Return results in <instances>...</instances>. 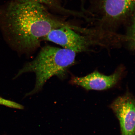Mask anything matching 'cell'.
I'll return each mask as SVG.
<instances>
[{
    "label": "cell",
    "instance_id": "1",
    "mask_svg": "<svg viewBox=\"0 0 135 135\" xmlns=\"http://www.w3.org/2000/svg\"><path fill=\"white\" fill-rule=\"evenodd\" d=\"M69 23L39 3L11 1L0 8V26L8 41L22 54L32 53L51 30Z\"/></svg>",
    "mask_w": 135,
    "mask_h": 135
},
{
    "label": "cell",
    "instance_id": "2",
    "mask_svg": "<svg viewBox=\"0 0 135 135\" xmlns=\"http://www.w3.org/2000/svg\"><path fill=\"white\" fill-rule=\"evenodd\" d=\"M76 53L71 50L50 45L42 48L36 58L25 64L16 75V77L26 73L35 74V87L26 95L39 91L52 77L55 76L62 80L65 79L68 69L75 62Z\"/></svg>",
    "mask_w": 135,
    "mask_h": 135
},
{
    "label": "cell",
    "instance_id": "3",
    "mask_svg": "<svg viewBox=\"0 0 135 135\" xmlns=\"http://www.w3.org/2000/svg\"><path fill=\"white\" fill-rule=\"evenodd\" d=\"M89 3L86 15L96 27L116 33L135 20V0H90Z\"/></svg>",
    "mask_w": 135,
    "mask_h": 135
},
{
    "label": "cell",
    "instance_id": "4",
    "mask_svg": "<svg viewBox=\"0 0 135 135\" xmlns=\"http://www.w3.org/2000/svg\"><path fill=\"white\" fill-rule=\"evenodd\" d=\"M84 28L77 25H68L51 30L44 37L46 40L60 45L63 48L76 53L85 51L94 43H99L102 39L100 32L94 28Z\"/></svg>",
    "mask_w": 135,
    "mask_h": 135
},
{
    "label": "cell",
    "instance_id": "5",
    "mask_svg": "<svg viewBox=\"0 0 135 135\" xmlns=\"http://www.w3.org/2000/svg\"><path fill=\"white\" fill-rule=\"evenodd\" d=\"M110 107L119 121L122 135H135V100L129 93L116 99Z\"/></svg>",
    "mask_w": 135,
    "mask_h": 135
},
{
    "label": "cell",
    "instance_id": "6",
    "mask_svg": "<svg viewBox=\"0 0 135 135\" xmlns=\"http://www.w3.org/2000/svg\"><path fill=\"white\" fill-rule=\"evenodd\" d=\"M121 75V70H117L109 76L95 71L85 76L73 77L71 82L87 90H102L114 86L120 79Z\"/></svg>",
    "mask_w": 135,
    "mask_h": 135
},
{
    "label": "cell",
    "instance_id": "7",
    "mask_svg": "<svg viewBox=\"0 0 135 135\" xmlns=\"http://www.w3.org/2000/svg\"><path fill=\"white\" fill-rule=\"evenodd\" d=\"M20 3L33 2L39 3L62 14L76 17L77 11L67 9L63 7L58 0H12Z\"/></svg>",
    "mask_w": 135,
    "mask_h": 135
},
{
    "label": "cell",
    "instance_id": "8",
    "mask_svg": "<svg viewBox=\"0 0 135 135\" xmlns=\"http://www.w3.org/2000/svg\"><path fill=\"white\" fill-rule=\"evenodd\" d=\"M0 105H4L12 108L23 109V106L13 101L7 100L0 97Z\"/></svg>",
    "mask_w": 135,
    "mask_h": 135
},
{
    "label": "cell",
    "instance_id": "9",
    "mask_svg": "<svg viewBox=\"0 0 135 135\" xmlns=\"http://www.w3.org/2000/svg\"><path fill=\"white\" fill-rule=\"evenodd\" d=\"M81 2V8H84V0H80Z\"/></svg>",
    "mask_w": 135,
    "mask_h": 135
}]
</instances>
